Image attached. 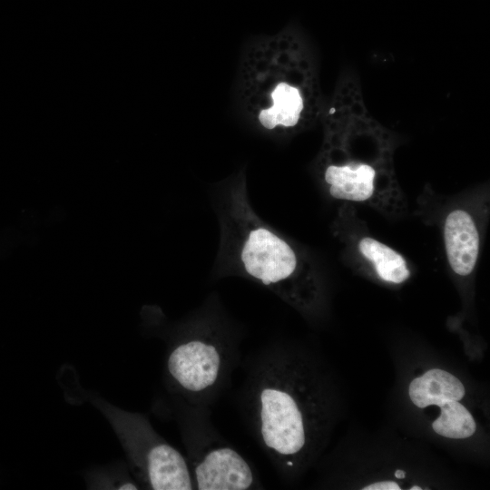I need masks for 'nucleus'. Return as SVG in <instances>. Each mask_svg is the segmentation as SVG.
Listing matches in <instances>:
<instances>
[{
	"mask_svg": "<svg viewBox=\"0 0 490 490\" xmlns=\"http://www.w3.org/2000/svg\"><path fill=\"white\" fill-rule=\"evenodd\" d=\"M466 388L461 380L450 372L432 368L414 378L408 387L411 402L419 408L435 406L443 397L461 400Z\"/></svg>",
	"mask_w": 490,
	"mask_h": 490,
	"instance_id": "1a4fd4ad",
	"label": "nucleus"
},
{
	"mask_svg": "<svg viewBox=\"0 0 490 490\" xmlns=\"http://www.w3.org/2000/svg\"><path fill=\"white\" fill-rule=\"evenodd\" d=\"M376 170L364 162L324 163L321 177L328 194L340 201H366L375 191Z\"/></svg>",
	"mask_w": 490,
	"mask_h": 490,
	"instance_id": "6e6552de",
	"label": "nucleus"
},
{
	"mask_svg": "<svg viewBox=\"0 0 490 490\" xmlns=\"http://www.w3.org/2000/svg\"><path fill=\"white\" fill-rule=\"evenodd\" d=\"M394 475L397 479H404L406 477V472L401 469H397L395 471Z\"/></svg>",
	"mask_w": 490,
	"mask_h": 490,
	"instance_id": "f8f14e48",
	"label": "nucleus"
},
{
	"mask_svg": "<svg viewBox=\"0 0 490 490\" xmlns=\"http://www.w3.org/2000/svg\"><path fill=\"white\" fill-rule=\"evenodd\" d=\"M358 247L382 280L400 284L410 277L411 272L405 258L389 246L371 237H364Z\"/></svg>",
	"mask_w": 490,
	"mask_h": 490,
	"instance_id": "9d476101",
	"label": "nucleus"
},
{
	"mask_svg": "<svg viewBox=\"0 0 490 490\" xmlns=\"http://www.w3.org/2000/svg\"><path fill=\"white\" fill-rule=\"evenodd\" d=\"M363 490H400V485L391 480L375 482L362 488Z\"/></svg>",
	"mask_w": 490,
	"mask_h": 490,
	"instance_id": "9b49d317",
	"label": "nucleus"
},
{
	"mask_svg": "<svg viewBox=\"0 0 490 490\" xmlns=\"http://www.w3.org/2000/svg\"><path fill=\"white\" fill-rule=\"evenodd\" d=\"M300 33L289 25L248 40L234 83V103L245 122L267 136L296 132L319 113L317 75Z\"/></svg>",
	"mask_w": 490,
	"mask_h": 490,
	"instance_id": "f257e3e1",
	"label": "nucleus"
},
{
	"mask_svg": "<svg viewBox=\"0 0 490 490\" xmlns=\"http://www.w3.org/2000/svg\"><path fill=\"white\" fill-rule=\"evenodd\" d=\"M250 419L259 444L274 464L296 469L309 462L326 431L324 389L300 358L274 353L257 366L247 390Z\"/></svg>",
	"mask_w": 490,
	"mask_h": 490,
	"instance_id": "f03ea898",
	"label": "nucleus"
},
{
	"mask_svg": "<svg viewBox=\"0 0 490 490\" xmlns=\"http://www.w3.org/2000/svg\"><path fill=\"white\" fill-rule=\"evenodd\" d=\"M189 464L194 489L247 490L259 480L248 461L232 446L216 438L192 446Z\"/></svg>",
	"mask_w": 490,
	"mask_h": 490,
	"instance_id": "423d86ee",
	"label": "nucleus"
},
{
	"mask_svg": "<svg viewBox=\"0 0 490 490\" xmlns=\"http://www.w3.org/2000/svg\"><path fill=\"white\" fill-rule=\"evenodd\" d=\"M409 489L410 490H422V487L418 486V485H414V486L410 487Z\"/></svg>",
	"mask_w": 490,
	"mask_h": 490,
	"instance_id": "ddd939ff",
	"label": "nucleus"
},
{
	"mask_svg": "<svg viewBox=\"0 0 490 490\" xmlns=\"http://www.w3.org/2000/svg\"><path fill=\"white\" fill-rule=\"evenodd\" d=\"M444 241L447 261L460 276L471 274L479 255V233L469 212L456 209L449 212L444 223Z\"/></svg>",
	"mask_w": 490,
	"mask_h": 490,
	"instance_id": "0eeeda50",
	"label": "nucleus"
},
{
	"mask_svg": "<svg viewBox=\"0 0 490 490\" xmlns=\"http://www.w3.org/2000/svg\"><path fill=\"white\" fill-rule=\"evenodd\" d=\"M116 428L138 479L150 489L191 490L193 479L186 458L138 414L118 416Z\"/></svg>",
	"mask_w": 490,
	"mask_h": 490,
	"instance_id": "39448f33",
	"label": "nucleus"
},
{
	"mask_svg": "<svg viewBox=\"0 0 490 490\" xmlns=\"http://www.w3.org/2000/svg\"><path fill=\"white\" fill-rule=\"evenodd\" d=\"M230 345L223 335L197 324L177 339L166 360L168 376L182 395L198 401L211 395L223 381Z\"/></svg>",
	"mask_w": 490,
	"mask_h": 490,
	"instance_id": "20e7f679",
	"label": "nucleus"
},
{
	"mask_svg": "<svg viewBox=\"0 0 490 490\" xmlns=\"http://www.w3.org/2000/svg\"><path fill=\"white\" fill-rule=\"evenodd\" d=\"M218 218L219 274L256 282L304 312L318 307L320 289L313 266L304 253L254 211L244 172L225 185Z\"/></svg>",
	"mask_w": 490,
	"mask_h": 490,
	"instance_id": "7ed1b4c3",
	"label": "nucleus"
}]
</instances>
